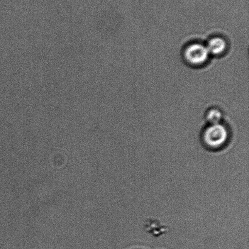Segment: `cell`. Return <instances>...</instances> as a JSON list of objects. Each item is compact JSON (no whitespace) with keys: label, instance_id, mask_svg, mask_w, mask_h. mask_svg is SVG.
<instances>
[{"label":"cell","instance_id":"obj_3","mask_svg":"<svg viewBox=\"0 0 249 249\" xmlns=\"http://www.w3.org/2000/svg\"><path fill=\"white\" fill-rule=\"evenodd\" d=\"M206 47L209 54L220 55L226 51L227 43L223 38H214L209 40Z\"/></svg>","mask_w":249,"mask_h":249},{"label":"cell","instance_id":"obj_1","mask_svg":"<svg viewBox=\"0 0 249 249\" xmlns=\"http://www.w3.org/2000/svg\"><path fill=\"white\" fill-rule=\"evenodd\" d=\"M229 138L228 129L220 123L211 124L202 134V141L205 146L212 150L223 148L228 143Z\"/></svg>","mask_w":249,"mask_h":249},{"label":"cell","instance_id":"obj_2","mask_svg":"<svg viewBox=\"0 0 249 249\" xmlns=\"http://www.w3.org/2000/svg\"><path fill=\"white\" fill-rule=\"evenodd\" d=\"M209 52L206 46L193 43L187 46L184 53L187 62L194 65H201L208 60Z\"/></svg>","mask_w":249,"mask_h":249},{"label":"cell","instance_id":"obj_4","mask_svg":"<svg viewBox=\"0 0 249 249\" xmlns=\"http://www.w3.org/2000/svg\"><path fill=\"white\" fill-rule=\"evenodd\" d=\"M222 118L221 112L217 109H211L207 114V119L211 124L219 123Z\"/></svg>","mask_w":249,"mask_h":249}]
</instances>
